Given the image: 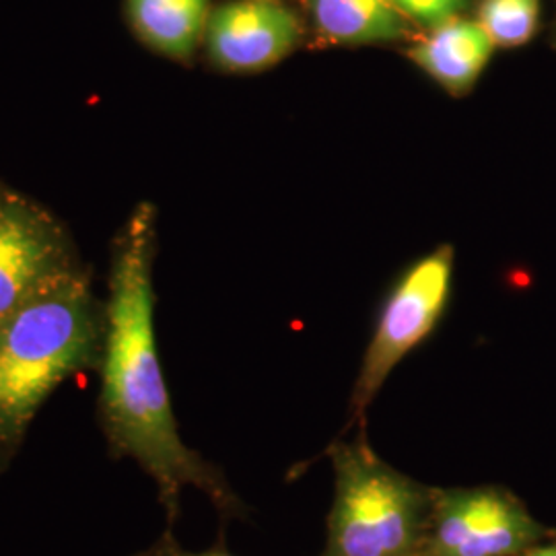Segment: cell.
<instances>
[{
  "mask_svg": "<svg viewBox=\"0 0 556 556\" xmlns=\"http://www.w3.org/2000/svg\"><path fill=\"white\" fill-rule=\"evenodd\" d=\"M153 219L142 206L119 250L108 303L101 415L110 443L155 480L169 523L181 493L194 486L223 516L243 514V503L219 470L179 435L155 340L151 282Z\"/></svg>",
  "mask_w": 556,
  "mask_h": 556,
  "instance_id": "obj_1",
  "label": "cell"
},
{
  "mask_svg": "<svg viewBox=\"0 0 556 556\" xmlns=\"http://www.w3.org/2000/svg\"><path fill=\"white\" fill-rule=\"evenodd\" d=\"M96 326L77 278L56 273L0 324V439L15 441L91 355Z\"/></svg>",
  "mask_w": 556,
  "mask_h": 556,
  "instance_id": "obj_2",
  "label": "cell"
},
{
  "mask_svg": "<svg viewBox=\"0 0 556 556\" xmlns=\"http://www.w3.org/2000/svg\"><path fill=\"white\" fill-rule=\"evenodd\" d=\"M334 495L321 556H418L431 519V486L400 472L365 431L330 450Z\"/></svg>",
  "mask_w": 556,
  "mask_h": 556,
  "instance_id": "obj_3",
  "label": "cell"
},
{
  "mask_svg": "<svg viewBox=\"0 0 556 556\" xmlns=\"http://www.w3.org/2000/svg\"><path fill=\"white\" fill-rule=\"evenodd\" d=\"M555 534L507 486H431V519L418 556H521Z\"/></svg>",
  "mask_w": 556,
  "mask_h": 556,
  "instance_id": "obj_4",
  "label": "cell"
},
{
  "mask_svg": "<svg viewBox=\"0 0 556 556\" xmlns=\"http://www.w3.org/2000/svg\"><path fill=\"white\" fill-rule=\"evenodd\" d=\"M452 273L454 252L450 245H443L438 252L418 260L397 280L394 291L386 299L374 337L365 351L351 396V418L346 429L365 420L369 404L402 358L438 328L450 301Z\"/></svg>",
  "mask_w": 556,
  "mask_h": 556,
  "instance_id": "obj_5",
  "label": "cell"
},
{
  "mask_svg": "<svg viewBox=\"0 0 556 556\" xmlns=\"http://www.w3.org/2000/svg\"><path fill=\"white\" fill-rule=\"evenodd\" d=\"M299 21L277 0H236L208 17L206 48L225 71L256 73L277 64L298 48Z\"/></svg>",
  "mask_w": 556,
  "mask_h": 556,
  "instance_id": "obj_6",
  "label": "cell"
},
{
  "mask_svg": "<svg viewBox=\"0 0 556 556\" xmlns=\"http://www.w3.org/2000/svg\"><path fill=\"white\" fill-rule=\"evenodd\" d=\"M54 275L48 233L17 208H0V324Z\"/></svg>",
  "mask_w": 556,
  "mask_h": 556,
  "instance_id": "obj_7",
  "label": "cell"
},
{
  "mask_svg": "<svg viewBox=\"0 0 556 556\" xmlns=\"http://www.w3.org/2000/svg\"><path fill=\"white\" fill-rule=\"evenodd\" d=\"M495 41L478 21L457 20L431 29L410 52L418 66L450 93H468L493 56Z\"/></svg>",
  "mask_w": 556,
  "mask_h": 556,
  "instance_id": "obj_8",
  "label": "cell"
},
{
  "mask_svg": "<svg viewBox=\"0 0 556 556\" xmlns=\"http://www.w3.org/2000/svg\"><path fill=\"white\" fill-rule=\"evenodd\" d=\"M140 40L172 59H188L206 34L208 0H128Z\"/></svg>",
  "mask_w": 556,
  "mask_h": 556,
  "instance_id": "obj_9",
  "label": "cell"
},
{
  "mask_svg": "<svg viewBox=\"0 0 556 556\" xmlns=\"http://www.w3.org/2000/svg\"><path fill=\"white\" fill-rule=\"evenodd\" d=\"M319 31L338 43H388L408 34L392 0H307Z\"/></svg>",
  "mask_w": 556,
  "mask_h": 556,
  "instance_id": "obj_10",
  "label": "cell"
},
{
  "mask_svg": "<svg viewBox=\"0 0 556 556\" xmlns=\"http://www.w3.org/2000/svg\"><path fill=\"white\" fill-rule=\"evenodd\" d=\"M478 23L495 46H523L536 34L540 0H484Z\"/></svg>",
  "mask_w": 556,
  "mask_h": 556,
  "instance_id": "obj_11",
  "label": "cell"
},
{
  "mask_svg": "<svg viewBox=\"0 0 556 556\" xmlns=\"http://www.w3.org/2000/svg\"><path fill=\"white\" fill-rule=\"evenodd\" d=\"M406 20L417 21L422 27L438 29L457 20L470 0H392Z\"/></svg>",
  "mask_w": 556,
  "mask_h": 556,
  "instance_id": "obj_12",
  "label": "cell"
},
{
  "mask_svg": "<svg viewBox=\"0 0 556 556\" xmlns=\"http://www.w3.org/2000/svg\"><path fill=\"white\" fill-rule=\"evenodd\" d=\"M132 556H236L231 555V553H227L225 548H223V544L219 546H213V548H208V551H200V553H194V551H188V548H184V546H179L178 540L172 536V534H165V536H161L153 546H149V548H144V551H140L137 555Z\"/></svg>",
  "mask_w": 556,
  "mask_h": 556,
  "instance_id": "obj_13",
  "label": "cell"
},
{
  "mask_svg": "<svg viewBox=\"0 0 556 556\" xmlns=\"http://www.w3.org/2000/svg\"><path fill=\"white\" fill-rule=\"evenodd\" d=\"M521 556H556V534L555 536L540 542L536 546H532L530 551H526Z\"/></svg>",
  "mask_w": 556,
  "mask_h": 556,
  "instance_id": "obj_14",
  "label": "cell"
},
{
  "mask_svg": "<svg viewBox=\"0 0 556 556\" xmlns=\"http://www.w3.org/2000/svg\"><path fill=\"white\" fill-rule=\"evenodd\" d=\"M553 41H555V46H556V17H555V25H553Z\"/></svg>",
  "mask_w": 556,
  "mask_h": 556,
  "instance_id": "obj_15",
  "label": "cell"
}]
</instances>
